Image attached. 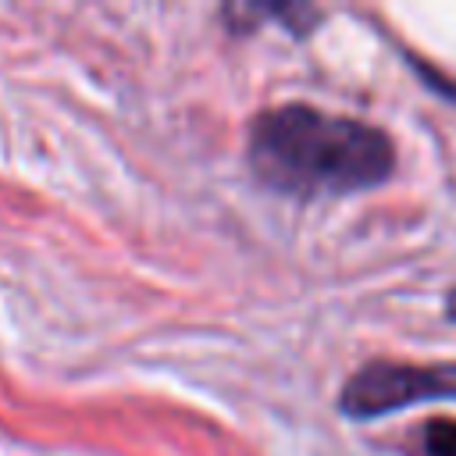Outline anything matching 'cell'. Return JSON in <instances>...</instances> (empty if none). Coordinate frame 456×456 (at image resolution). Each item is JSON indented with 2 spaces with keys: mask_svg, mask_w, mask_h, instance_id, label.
<instances>
[{
  "mask_svg": "<svg viewBox=\"0 0 456 456\" xmlns=\"http://www.w3.org/2000/svg\"><path fill=\"white\" fill-rule=\"evenodd\" d=\"M246 160L267 189L317 200L381 185L395 167V150L392 139L367 121L285 103L253 118Z\"/></svg>",
  "mask_w": 456,
  "mask_h": 456,
  "instance_id": "obj_1",
  "label": "cell"
},
{
  "mask_svg": "<svg viewBox=\"0 0 456 456\" xmlns=\"http://www.w3.org/2000/svg\"><path fill=\"white\" fill-rule=\"evenodd\" d=\"M428 399H456V363H363L338 392V410L353 420H374Z\"/></svg>",
  "mask_w": 456,
  "mask_h": 456,
  "instance_id": "obj_2",
  "label": "cell"
},
{
  "mask_svg": "<svg viewBox=\"0 0 456 456\" xmlns=\"http://www.w3.org/2000/svg\"><path fill=\"white\" fill-rule=\"evenodd\" d=\"M410 456H456V420L431 417L410 442Z\"/></svg>",
  "mask_w": 456,
  "mask_h": 456,
  "instance_id": "obj_3",
  "label": "cell"
},
{
  "mask_svg": "<svg viewBox=\"0 0 456 456\" xmlns=\"http://www.w3.org/2000/svg\"><path fill=\"white\" fill-rule=\"evenodd\" d=\"M445 314H449V321H456V289L445 296Z\"/></svg>",
  "mask_w": 456,
  "mask_h": 456,
  "instance_id": "obj_4",
  "label": "cell"
}]
</instances>
